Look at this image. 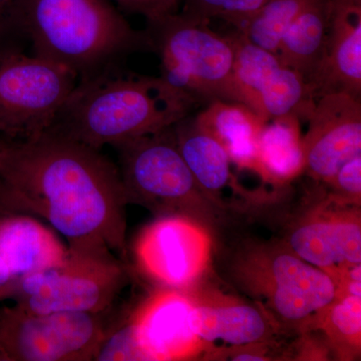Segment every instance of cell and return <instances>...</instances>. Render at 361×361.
Wrapping results in <instances>:
<instances>
[{
	"label": "cell",
	"instance_id": "277c9868",
	"mask_svg": "<svg viewBox=\"0 0 361 361\" xmlns=\"http://www.w3.org/2000/svg\"><path fill=\"white\" fill-rule=\"evenodd\" d=\"M231 276L273 322L296 330L317 329L336 295L334 280L286 245L251 244L233 258Z\"/></svg>",
	"mask_w": 361,
	"mask_h": 361
},
{
	"label": "cell",
	"instance_id": "52a82bcc",
	"mask_svg": "<svg viewBox=\"0 0 361 361\" xmlns=\"http://www.w3.org/2000/svg\"><path fill=\"white\" fill-rule=\"evenodd\" d=\"M126 277L123 261L113 253L68 248L61 264L23 278L11 298L16 305L37 314L106 312Z\"/></svg>",
	"mask_w": 361,
	"mask_h": 361
},
{
	"label": "cell",
	"instance_id": "30bf717a",
	"mask_svg": "<svg viewBox=\"0 0 361 361\" xmlns=\"http://www.w3.org/2000/svg\"><path fill=\"white\" fill-rule=\"evenodd\" d=\"M229 37L234 47L237 103L245 104L265 123L291 114L307 116L314 99L302 75L283 65L277 54L251 42L240 30Z\"/></svg>",
	"mask_w": 361,
	"mask_h": 361
},
{
	"label": "cell",
	"instance_id": "6da1fadb",
	"mask_svg": "<svg viewBox=\"0 0 361 361\" xmlns=\"http://www.w3.org/2000/svg\"><path fill=\"white\" fill-rule=\"evenodd\" d=\"M128 204L120 171L101 149L49 130L0 137V209L45 221L68 248L123 262Z\"/></svg>",
	"mask_w": 361,
	"mask_h": 361
},
{
	"label": "cell",
	"instance_id": "9c48e42d",
	"mask_svg": "<svg viewBox=\"0 0 361 361\" xmlns=\"http://www.w3.org/2000/svg\"><path fill=\"white\" fill-rule=\"evenodd\" d=\"M104 313L0 308V361L94 360L106 334Z\"/></svg>",
	"mask_w": 361,
	"mask_h": 361
},
{
	"label": "cell",
	"instance_id": "4fadbf2b",
	"mask_svg": "<svg viewBox=\"0 0 361 361\" xmlns=\"http://www.w3.org/2000/svg\"><path fill=\"white\" fill-rule=\"evenodd\" d=\"M325 203L297 221L285 245L327 273L336 285L349 266L361 263L360 214L336 201L331 208L329 198Z\"/></svg>",
	"mask_w": 361,
	"mask_h": 361
},
{
	"label": "cell",
	"instance_id": "603a6c76",
	"mask_svg": "<svg viewBox=\"0 0 361 361\" xmlns=\"http://www.w3.org/2000/svg\"><path fill=\"white\" fill-rule=\"evenodd\" d=\"M308 0H267L251 20L236 28L266 51L277 54L284 32Z\"/></svg>",
	"mask_w": 361,
	"mask_h": 361
},
{
	"label": "cell",
	"instance_id": "e0dca14e",
	"mask_svg": "<svg viewBox=\"0 0 361 361\" xmlns=\"http://www.w3.org/2000/svg\"><path fill=\"white\" fill-rule=\"evenodd\" d=\"M313 99L329 92L361 94V0H332L319 68L310 82Z\"/></svg>",
	"mask_w": 361,
	"mask_h": 361
},
{
	"label": "cell",
	"instance_id": "484cf974",
	"mask_svg": "<svg viewBox=\"0 0 361 361\" xmlns=\"http://www.w3.org/2000/svg\"><path fill=\"white\" fill-rule=\"evenodd\" d=\"M331 188L329 198L342 205H360L361 155L351 159L327 183Z\"/></svg>",
	"mask_w": 361,
	"mask_h": 361
},
{
	"label": "cell",
	"instance_id": "5bb4252c",
	"mask_svg": "<svg viewBox=\"0 0 361 361\" xmlns=\"http://www.w3.org/2000/svg\"><path fill=\"white\" fill-rule=\"evenodd\" d=\"M190 295L191 326L209 356L222 357L235 349L268 343L276 334L277 325L257 306L216 293Z\"/></svg>",
	"mask_w": 361,
	"mask_h": 361
},
{
	"label": "cell",
	"instance_id": "7402d4cb",
	"mask_svg": "<svg viewBox=\"0 0 361 361\" xmlns=\"http://www.w3.org/2000/svg\"><path fill=\"white\" fill-rule=\"evenodd\" d=\"M317 329L324 330L330 345L341 355L360 353L361 296L336 297L323 312Z\"/></svg>",
	"mask_w": 361,
	"mask_h": 361
},
{
	"label": "cell",
	"instance_id": "ba28073f",
	"mask_svg": "<svg viewBox=\"0 0 361 361\" xmlns=\"http://www.w3.org/2000/svg\"><path fill=\"white\" fill-rule=\"evenodd\" d=\"M68 68L27 56L9 42L0 47V137L23 140L45 132L75 90Z\"/></svg>",
	"mask_w": 361,
	"mask_h": 361
},
{
	"label": "cell",
	"instance_id": "7c38bea8",
	"mask_svg": "<svg viewBox=\"0 0 361 361\" xmlns=\"http://www.w3.org/2000/svg\"><path fill=\"white\" fill-rule=\"evenodd\" d=\"M307 118L304 172L327 184L344 164L361 155L360 99L344 92L322 94Z\"/></svg>",
	"mask_w": 361,
	"mask_h": 361
},
{
	"label": "cell",
	"instance_id": "5b68a950",
	"mask_svg": "<svg viewBox=\"0 0 361 361\" xmlns=\"http://www.w3.org/2000/svg\"><path fill=\"white\" fill-rule=\"evenodd\" d=\"M208 25L180 11L148 23L145 32L160 59L159 77L197 104L216 99L237 103L231 39Z\"/></svg>",
	"mask_w": 361,
	"mask_h": 361
},
{
	"label": "cell",
	"instance_id": "ac0fdd59",
	"mask_svg": "<svg viewBox=\"0 0 361 361\" xmlns=\"http://www.w3.org/2000/svg\"><path fill=\"white\" fill-rule=\"evenodd\" d=\"M176 144L204 196L216 208L225 207L227 190L243 194L232 172V161L224 148L188 116L172 127Z\"/></svg>",
	"mask_w": 361,
	"mask_h": 361
},
{
	"label": "cell",
	"instance_id": "d4e9b609",
	"mask_svg": "<svg viewBox=\"0 0 361 361\" xmlns=\"http://www.w3.org/2000/svg\"><path fill=\"white\" fill-rule=\"evenodd\" d=\"M96 361L148 360L137 341L132 319L106 330L94 353Z\"/></svg>",
	"mask_w": 361,
	"mask_h": 361
},
{
	"label": "cell",
	"instance_id": "ffe728a7",
	"mask_svg": "<svg viewBox=\"0 0 361 361\" xmlns=\"http://www.w3.org/2000/svg\"><path fill=\"white\" fill-rule=\"evenodd\" d=\"M256 174L268 184L284 187L305 171L300 118L295 114L268 121L257 139Z\"/></svg>",
	"mask_w": 361,
	"mask_h": 361
},
{
	"label": "cell",
	"instance_id": "9a60e30c",
	"mask_svg": "<svg viewBox=\"0 0 361 361\" xmlns=\"http://www.w3.org/2000/svg\"><path fill=\"white\" fill-rule=\"evenodd\" d=\"M192 308L193 299L186 291L164 288L133 313L130 319L147 360H189L205 353L191 326Z\"/></svg>",
	"mask_w": 361,
	"mask_h": 361
},
{
	"label": "cell",
	"instance_id": "2e32d148",
	"mask_svg": "<svg viewBox=\"0 0 361 361\" xmlns=\"http://www.w3.org/2000/svg\"><path fill=\"white\" fill-rule=\"evenodd\" d=\"M68 247L37 218L0 209V301L33 273L61 264Z\"/></svg>",
	"mask_w": 361,
	"mask_h": 361
},
{
	"label": "cell",
	"instance_id": "d6986e66",
	"mask_svg": "<svg viewBox=\"0 0 361 361\" xmlns=\"http://www.w3.org/2000/svg\"><path fill=\"white\" fill-rule=\"evenodd\" d=\"M194 120L224 148L235 167L256 173L258 135L265 122L250 108L216 99Z\"/></svg>",
	"mask_w": 361,
	"mask_h": 361
},
{
	"label": "cell",
	"instance_id": "f1b7e54d",
	"mask_svg": "<svg viewBox=\"0 0 361 361\" xmlns=\"http://www.w3.org/2000/svg\"><path fill=\"white\" fill-rule=\"evenodd\" d=\"M8 37H11V35L0 26V47L8 42Z\"/></svg>",
	"mask_w": 361,
	"mask_h": 361
},
{
	"label": "cell",
	"instance_id": "4316f807",
	"mask_svg": "<svg viewBox=\"0 0 361 361\" xmlns=\"http://www.w3.org/2000/svg\"><path fill=\"white\" fill-rule=\"evenodd\" d=\"M126 13L140 14L147 23L180 11L182 0H113Z\"/></svg>",
	"mask_w": 361,
	"mask_h": 361
},
{
	"label": "cell",
	"instance_id": "7a4b0ae2",
	"mask_svg": "<svg viewBox=\"0 0 361 361\" xmlns=\"http://www.w3.org/2000/svg\"><path fill=\"white\" fill-rule=\"evenodd\" d=\"M196 104L160 77L115 66L78 80L47 130L101 149L172 128Z\"/></svg>",
	"mask_w": 361,
	"mask_h": 361
},
{
	"label": "cell",
	"instance_id": "44dd1931",
	"mask_svg": "<svg viewBox=\"0 0 361 361\" xmlns=\"http://www.w3.org/2000/svg\"><path fill=\"white\" fill-rule=\"evenodd\" d=\"M332 0H308L294 18L278 47L283 65L312 82L319 68L329 32Z\"/></svg>",
	"mask_w": 361,
	"mask_h": 361
},
{
	"label": "cell",
	"instance_id": "cb8c5ba5",
	"mask_svg": "<svg viewBox=\"0 0 361 361\" xmlns=\"http://www.w3.org/2000/svg\"><path fill=\"white\" fill-rule=\"evenodd\" d=\"M267 0H182L180 13L201 21L210 23L221 18L241 27L264 6Z\"/></svg>",
	"mask_w": 361,
	"mask_h": 361
},
{
	"label": "cell",
	"instance_id": "8992f818",
	"mask_svg": "<svg viewBox=\"0 0 361 361\" xmlns=\"http://www.w3.org/2000/svg\"><path fill=\"white\" fill-rule=\"evenodd\" d=\"M128 201L160 217L182 216L203 224L215 206L202 193L176 144L172 128L114 147Z\"/></svg>",
	"mask_w": 361,
	"mask_h": 361
},
{
	"label": "cell",
	"instance_id": "3957f363",
	"mask_svg": "<svg viewBox=\"0 0 361 361\" xmlns=\"http://www.w3.org/2000/svg\"><path fill=\"white\" fill-rule=\"evenodd\" d=\"M8 26L32 42L35 56L68 68L78 80L151 51L147 32L133 28L109 0H14Z\"/></svg>",
	"mask_w": 361,
	"mask_h": 361
},
{
	"label": "cell",
	"instance_id": "83f0119b",
	"mask_svg": "<svg viewBox=\"0 0 361 361\" xmlns=\"http://www.w3.org/2000/svg\"><path fill=\"white\" fill-rule=\"evenodd\" d=\"M14 0H0V26L9 35H13L9 30L8 16L11 13V7L13 6Z\"/></svg>",
	"mask_w": 361,
	"mask_h": 361
},
{
	"label": "cell",
	"instance_id": "8fae6325",
	"mask_svg": "<svg viewBox=\"0 0 361 361\" xmlns=\"http://www.w3.org/2000/svg\"><path fill=\"white\" fill-rule=\"evenodd\" d=\"M210 233L198 221L164 216L142 230L135 246L142 272L165 288L188 291L200 281L212 260Z\"/></svg>",
	"mask_w": 361,
	"mask_h": 361
}]
</instances>
